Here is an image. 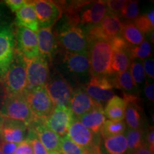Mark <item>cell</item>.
<instances>
[{
	"mask_svg": "<svg viewBox=\"0 0 154 154\" xmlns=\"http://www.w3.org/2000/svg\"><path fill=\"white\" fill-rule=\"evenodd\" d=\"M52 61L54 69L76 88L84 86L91 78L88 53H69L59 49Z\"/></svg>",
	"mask_w": 154,
	"mask_h": 154,
	"instance_id": "obj_1",
	"label": "cell"
},
{
	"mask_svg": "<svg viewBox=\"0 0 154 154\" xmlns=\"http://www.w3.org/2000/svg\"><path fill=\"white\" fill-rule=\"evenodd\" d=\"M58 45L69 53L88 52V41L82 26L63 16L54 32Z\"/></svg>",
	"mask_w": 154,
	"mask_h": 154,
	"instance_id": "obj_2",
	"label": "cell"
},
{
	"mask_svg": "<svg viewBox=\"0 0 154 154\" xmlns=\"http://www.w3.org/2000/svg\"><path fill=\"white\" fill-rule=\"evenodd\" d=\"M88 44V53L91 76L114 74L111 67L113 49L110 43L106 40L99 39Z\"/></svg>",
	"mask_w": 154,
	"mask_h": 154,
	"instance_id": "obj_3",
	"label": "cell"
},
{
	"mask_svg": "<svg viewBox=\"0 0 154 154\" xmlns=\"http://www.w3.org/2000/svg\"><path fill=\"white\" fill-rule=\"evenodd\" d=\"M0 81L2 83L5 94H24L26 91L27 86L26 61L17 50L8 70Z\"/></svg>",
	"mask_w": 154,
	"mask_h": 154,
	"instance_id": "obj_4",
	"label": "cell"
},
{
	"mask_svg": "<svg viewBox=\"0 0 154 154\" xmlns=\"http://www.w3.org/2000/svg\"><path fill=\"white\" fill-rule=\"evenodd\" d=\"M0 113L5 119L29 126L35 119L24 94H5Z\"/></svg>",
	"mask_w": 154,
	"mask_h": 154,
	"instance_id": "obj_5",
	"label": "cell"
},
{
	"mask_svg": "<svg viewBox=\"0 0 154 154\" xmlns=\"http://www.w3.org/2000/svg\"><path fill=\"white\" fill-rule=\"evenodd\" d=\"M45 88L54 104L69 108L74 88L55 69H53Z\"/></svg>",
	"mask_w": 154,
	"mask_h": 154,
	"instance_id": "obj_6",
	"label": "cell"
},
{
	"mask_svg": "<svg viewBox=\"0 0 154 154\" xmlns=\"http://www.w3.org/2000/svg\"><path fill=\"white\" fill-rule=\"evenodd\" d=\"M16 51L15 32L12 24L5 22L0 25V80L8 70Z\"/></svg>",
	"mask_w": 154,
	"mask_h": 154,
	"instance_id": "obj_7",
	"label": "cell"
},
{
	"mask_svg": "<svg viewBox=\"0 0 154 154\" xmlns=\"http://www.w3.org/2000/svg\"><path fill=\"white\" fill-rule=\"evenodd\" d=\"M24 95L36 119H46L54 109L55 105L45 86L28 90L24 92Z\"/></svg>",
	"mask_w": 154,
	"mask_h": 154,
	"instance_id": "obj_8",
	"label": "cell"
},
{
	"mask_svg": "<svg viewBox=\"0 0 154 154\" xmlns=\"http://www.w3.org/2000/svg\"><path fill=\"white\" fill-rule=\"evenodd\" d=\"M25 61L27 78L26 91L39 86H45L50 76L49 61L40 55L38 57L31 60L25 59Z\"/></svg>",
	"mask_w": 154,
	"mask_h": 154,
	"instance_id": "obj_9",
	"label": "cell"
},
{
	"mask_svg": "<svg viewBox=\"0 0 154 154\" xmlns=\"http://www.w3.org/2000/svg\"><path fill=\"white\" fill-rule=\"evenodd\" d=\"M16 50L25 59L31 60L40 56L37 36L35 32L28 29L18 26L15 33Z\"/></svg>",
	"mask_w": 154,
	"mask_h": 154,
	"instance_id": "obj_10",
	"label": "cell"
},
{
	"mask_svg": "<svg viewBox=\"0 0 154 154\" xmlns=\"http://www.w3.org/2000/svg\"><path fill=\"white\" fill-rule=\"evenodd\" d=\"M74 119L70 108L55 106L49 116L44 119V123L50 130L61 138L68 134L69 128Z\"/></svg>",
	"mask_w": 154,
	"mask_h": 154,
	"instance_id": "obj_11",
	"label": "cell"
},
{
	"mask_svg": "<svg viewBox=\"0 0 154 154\" xmlns=\"http://www.w3.org/2000/svg\"><path fill=\"white\" fill-rule=\"evenodd\" d=\"M28 128L35 133L38 140L47 149L48 153L61 154V138L46 126L44 119L35 118L33 122L28 126Z\"/></svg>",
	"mask_w": 154,
	"mask_h": 154,
	"instance_id": "obj_12",
	"label": "cell"
},
{
	"mask_svg": "<svg viewBox=\"0 0 154 154\" xmlns=\"http://www.w3.org/2000/svg\"><path fill=\"white\" fill-rule=\"evenodd\" d=\"M67 136L83 150H86L100 144L99 134H95L86 128L78 119L73 120Z\"/></svg>",
	"mask_w": 154,
	"mask_h": 154,
	"instance_id": "obj_13",
	"label": "cell"
},
{
	"mask_svg": "<svg viewBox=\"0 0 154 154\" xmlns=\"http://www.w3.org/2000/svg\"><path fill=\"white\" fill-rule=\"evenodd\" d=\"M39 28L51 27L59 20L61 11L57 4L51 1L32 2Z\"/></svg>",
	"mask_w": 154,
	"mask_h": 154,
	"instance_id": "obj_14",
	"label": "cell"
},
{
	"mask_svg": "<svg viewBox=\"0 0 154 154\" xmlns=\"http://www.w3.org/2000/svg\"><path fill=\"white\" fill-rule=\"evenodd\" d=\"M100 105L102 106L88 96L84 86H81L74 89L69 108L75 118L78 119Z\"/></svg>",
	"mask_w": 154,
	"mask_h": 154,
	"instance_id": "obj_15",
	"label": "cell"
},
{
	"mask_svg": "<svg viewBox=\"0 0 154 154\" xmlns=\"http://www.w3.org/2000/svg\"><path fill=\"white\" fill-rule=\"evenodd\" d=\"M28 126L21 121L5 119L0 128V140L19 144L26 138Z\"/></svg>",
	"mask_w": 154,
	"mask_h": 154,
	"instance_id": "obj_16",
	"label": "cell"
},
{
	"mask_svg": "<svg viewBox=\"0 0 154 154\" xmlns=\"http://www.w3.org/2000/svg\"><path fill=\"white\" fill-rule=\"evenodd\" d=\"M91 2L83 7L79 13V25L82 27L99 24L108 11L105 1Z\"/></svg>",
	"mask_w": 154,
	"mask_h": 154,
	"instance_id": "obj_17",
	"label": "cell"
},
{
	"mask_svg": "<svg viewBox=\"0 0 154 154\" xmlns=\"http://www.w3.org/2000/svg\"><path fill=\"white\" fill-rule=\"evenodd\" d=\"M36 36L40 55L43 56L49 61H52L59 51V45L52 31V26L39 28Z\"/></svg>",
	"mask_w": 154,
	"mask_h": 154,
	"instance_id": "obj_18",
	"label": "cell"
},
{
	"mask_svg": "<svg viewBox=\"0 0 154 154\" xmlns=\"http://www.w3.org/2000/svg\"><path fill=\"white\" fill-rule=\"evenodd\" d=\"M124 99L126 103L124 119L126 124L131 129H139L143 126L142 109L139 104V99L136 95L124 94Z\"/></svg>",
	"mask_w": 154,
	"mask_h": 154,
	"instance_id": "obj_19",
	"label": "cell"
},
{
	"mask_svg": "<svg viewBox=\"0 0 154 154\" xmlns=\"http://www.w3.org/2000/svg\"><path fill=\"white\" fill-rule=\"evenodd\" d=\"M99 24L105 39L109 42L113 38L121 36L123 22L118 16L111 11H107L104 17Z\"/></svg>",
	"mask_w": 154,
	"mask_h": 154,
	"instance_id": "obj_20",
	"label": "cell"
},
{
	"mask_svg": "<svg viewBox=\"0 0 154 154\" xmlns=\"http://www.w3.org/2000/svg\"><path fill=\"white\" fill-rule=\"evenodd\" d=\"M82 124L95 134H99L106 121L103 106H98L88 113L78 118Z\"/></svg>",
	"mask_w": 154,
	"mask_h": 154,
	"instance_id": "obj_21",
	"label": "cell"
},
{
	"mask_svg": "<svg viewBox=\"0 0 154 154\" xmlns=\"http://www.w3.org/2000/svg\"><path fill=\"white\" fill-rule=\"evenodd\" d=\"M16 24L18 26H22L34 32H37L39 26L32 3L26 2L24 7L16 11Z\"/></svg>",
	"mask_w": 154,
	"mask_h": 154,
	"instance_id": "obj_22",
	"label": "cell"
},
{
	"mask_svg": "<svg viewBox=\"0 0 154 154\" xmlns=\"http://www.w3.org/2000/svg\"><path fill=\"white\" fill-rule=\"evenodd\" d=\"M126 103L124 99L114 96L107 102L103 109L106 118L111 121H124Z\"/></svg>",
	"mask_w": 154,
	"mask_h": 154,
	"instance_id": "obj_23",
	"label": "cell"
},
{
	"mask_svg": "<svg viewBox=\"0 0 154 154\" xmlns=\"http://www.w3.org/2000/svg\"><path fill=\"white\" fill-rule=\"evenodd\" d=\"M132 58L130 55V49L113 50L112 60L111 63L113 74L124 72L128 70Z\"/></svg>",
	"mask_w": 154,
	"mask_h": 154,
	"instance_id": "obj_24",
	"label": "cell"
},
{
	"mask_svg": "<svg viewBox=\"0 0 154 154\" xmlns=\"http://www.w3.org/2000/svg\"><path fill=\"white\" fill-rule=\"evenodd\" d=\"M113 77L114 88L122 90L124 94L136 95L138 89L135 86L129 71L114 74Z\"/></svg>",
	"mask_w": 154,
	"mask_h": 154,
	"instance_id": "obj_25",
	"label": "cell"
},
{
	"mask_svg": "<svg viewBox=\"0 0 154 154\" xmlns=\"http://www.w3.org/2000/svg\"><path fill=\"white\" fill-rule=\"evenodd\" d=\"M121 36L131 47L139 45L144 41V34L130 22H123Z\"/></svg>",
	"mask_w": 154,
	"mask_h": 154,
	"instance_id": "obj_26",
	"label": "cell"
},
{
	"mask_svg": "<svg viewBox=\"0 0 154 154\" xmlns=\"http://www.w3.org/2000/svg\"><path fill=\"white\" fill-rule=\"evenodd\" d=\"M103 146L108 154H126L128 152L127 140L124 134L106 138Z\"/></svg>",
	"mask_w": 154,
	"mask_h": 154,
	"instance_id": "obj_27",
	"label": "cell"
},
{
	"mask_svg": "<svg viewBox=\"0 0 154 154\" xmlns=\"http://www.w3.org/2000/svg\"><path fill=\"white\" fill-rule=\"evenodd\" d=\"M127 140L128 153L131 154L136 150L145 146V132L143 128L131 129L126 131L125 135Z\"/></svg>",
	"mask_w": 154,
	"mask_h": 154,
	"instance_id": "obj_28",
	"label": "cell"
},
{
	"mask_svg": "<svg viewBox=\"0 0 154 154\" xmlns=\"http://www.w3.org/2000/svg\"><path fill=\"white\" fill-rule=\"evenodd\" d=\"M84 89L91 99L101 105L103 103H107L114 96L113 90L104 89L90 83L84 86Z\"/></svg>",
	"mask_w": 154,
	"mask_h": 154,
	"instance_id": "obj_29",
	"label": "cell"
},
{
	"mask_svg": "<svg viewBox=\"0 0 154 154\" xmlns=\"http://www.w3.org/2000/svg\"><path fill=\"white\" fill-rule=\"evenodd\" d=\"M126 131V124L124 121L106 120L100 134L104 139L123 134Z\"/></svg>",
	"mask_w": 154,
	"mask_h": 154,
	"instance_id": "obj_30",
	"label": "cell"
},
{
	"mask_svg": "<svg viewBox=\"0 0 154 154\" xmlns=\"http://www.w3.org/2000/svg\"><path fill=\"white\" fill-rule=\"evenodd\" d=\"M154 10L151 9L146 14L138 15V17L134 20L135 26L141 33L151 34L153 32L154 28Z\"/></svg>",
	"mask_w": 154,
	"mask_h": 154,
	"instance_id": "obj_31",
	"label": "cell"
},
{
	"mask_svg": "<svg viewBox=\"0 0 154 154\" xmlns=\"http://www.w3.org/2000/svg\"><path fill=\"white\" fill-rule=\"evenodd\" d=\"M130 74L137 89L141 87L146 82V74L143 66V61L132 59L130 64Z\"/></svg>",
	"mask_w": 154,
	"mask_h": 154,
	"instance_id": "obj_32",
	"label": "cell"
},
{
	"mask_svg": "<svg viewBox=\"0 0 154 154\" xmlns=\"http://www.w3.org/2000/svg\"><path fill=\"white\" fill-rule=\"evenodd\" d=\"M130 55L132 59L145 60L151 55V44L147 40H144L139 45L131 47Z\"/></svg>",
	"mask_w": 154,
	"mask_h": 154,
	"instance_id": "obj_33",
	"label": "cell"
},
{
	"mask_svg": "<svg viewBox=\"0 0 154 154\" xmlns=\"http://www.w3.org/2000/svg\"><path fill=\"white\" fill-rule=\"evenodd\" d=\"M139 15V9H138V2L137 1H127L126 5L121 11L119 18H123L125 20L124 22H130L135 20Z\"/></svg>",
	"mask_w": 154,
	"mask_h": 154,
	"instance_id": "obj_34",
	"label": "cell"
},
{
	"mask_svg": "<svg viewBox=\"0 0 154 154\" xmlns=\"http://www.w3.org/2000/svg\"><path fill=\"white\" fill-rule=\"evenodd\" d=\"M61 154H84L80 146L70 139L68 136H65L61 139Z\"/></svg>",
	"mask_w": 154,
	"mask_h": 154,
	"instance_id": "obj_35",
	"label": "cell"
},
{
	"mask_svg": "<svg viewBox=\"0 0 154 154\" xmlns=\"http://www.w3.org/2000/svg\"><path fill=\"white\" fill-rule=\"evenodd\" d=\"M26 140H28L30 142L31 145L32 146L34 154H49L47 149L43 146V144L41 143L38 138L36 136L33 131L28 128L27 136H26Z\"/></svg>",
	"mask_w": 154,
	"mask_h": 154,
	"instance_id": "obj_36",
	"label": "cell"
},
{
	"mask_svg": "<svg viewBox=\"0 0 154 154\" xmlns=\"http://www.w3.org/2000/svg\"><path fill=\"white\" fill-rule=\"evenodd\" d=\"M108 11H111V13L114 14L119 17L121 11L124 9V6L126 5L127 1L124 0H110V1H105Z\"/></svg>",
	"mask_w": 154,
	"mask_h": 154,
	"instance_id": "obj_37",
	"label": "cell"
},
{
	"mask_svg": "<svg viewBox=\"0 0 154 154\" xmlns=\"http://www.w3.org/2000/svg\"><path fill=\"white\" fill-rule=\"evenodd\" d=\"M14 154H34L30 142L28 140L25 139L19 143Z\"/></svg>",
	"mask_w": 154,
	"mask_h": 154,
	"instance_id": "obj_38",
	"label": "cell"
},
{
	"mask_svg": "<svg viewBox=\"0 0 154 154\" xmlns=\"http://www.w3.org/2000/svg\"><path fill=\"white\" fill-rule=\"evenodd\" d=\"M143 66L145 74L150 79H154V61L153 59H147L143 61Z\"/></svg>",
	"mask_w": 154,
	"mask_h": 154,
	"instance_id": "obj_39",
	"label": "cell"
},
{
	"mask_svg": "<svg viewBox=\"0 0 154 154\" xmlns=\"http://www.w3.org/2000/svg\"><path fill=\"white\" fill-rule=\"evenodd\" d=\"M27 2L24 0H6L5 4L13 12H16L26 5Z\"/></svg>",
	"mask_w": 154,
	"mask_h": 154,
	"instance_id": "obj_40",
	"label": "cell"
},
{
	"mask_svg": "<svg viewBox=\"0 0 154 154\" xmlns=\"http://www.w3.org/2000/svg\"><path fill=\"white\" fill-rule=\"evenodd\" d=\"M145 144L150 151L154 153V131L153 127L150 128L145 134Z\"/></svg>",
	"mask_w": 154,
	"mask_h": 154,
	"instance_id": "obj_41",
	"label": "cell"
},
{
	"mask_svg": "<svg viewBox=\"0 0 154 154\" xmlns=\"http://www.w3.org/2000/svg\"><path fill=\"white\" fill-rule=\"evenodd\" d=\"M18 144L0 140V149L3 154H14Z\"/></svg>",
	"mask_w": 154,
	"mask_h": 154,
	"instance_id": "obj_42",
	"label": "cell"
},
{
	"mask_svg": "<svg viewBox=\"0 0 154 154\" xmlns=\"http://www.w3.org/2000/svg\"><path fill=\"white\" fill-rule=\"evenodd\" d=\"M146 86L144 88V94L148 99L150 101H154V84L153 83H151L148 82V80L146 79Z\"/></svg>",
	"mask_w": 154,
	"mask_h": 154,
	"instance_id": "obj_43",
	"label": "cell"
},
{
	"mask_svg": "<svg viewBox=\"0 0 154 154\" xmlns=\"http://www.w3.org/2000/svg\"><path fill=\"white\" fill-rule=\"evenodd\" d=\"M6 17V9L5 4L0 2V25L5 22V19Z\"/></svg>",
	"mask_w": 154,
	"mask_h": 154,
	"instance_id": "obj_44",
	"label": "cell"
},
{
	"mask_svg": "<svg viewBox=\"0 0 154 154\" xmlns=\"http://www.w3.org/2000/svg\"><path fill=\"white\" fill-rule=\"evenodd\" d=\"M131 154H153V153L150 151V150L145 146L141 147L139 149L136 150V151H134Z\"/></svg>",
	"mask_w": 154,
	"mask_h": 154,
	"instance_id": "obj_45",
	"label": "cell"
},
{
	"mask_svg": "<svg viewBox=\"0 0 154 154\" xmlns=\"http://www.w3.org/2000/svg\"><path fill=\"white\" fill-rule=\"evenodd\" d=\"M5 98V91L4 89L2 83L0 81V110H1L2 106L4 99Z\"/></svg>",
	"mask_w": 154,
	"mask_h": 154,
	"instance_id": "obj_46",
	"label": "cell"
},
{
	"mask_svg": "<svg viewBox=\"0 0 154 154\" xmlns=\"http://www.w3.org/2000/svg\"><path fill=\"white\" fill-rule=\"evenodd\" d=\"M5 119L4 118L3 116L1 114V113H0V128H1V127L2 126V125L4 124V121H5Z\"/></svg>",
	"mask_w": 154,
	"mask_h": 154,
	"instance_id": "obj_47",
	"label": "cell"
},
{
	"mask_svg": "<svg viewBox=\"0 0 154 154\" xmlns=\"http://www.w3.org/2000/svg\"><path fill=\"white\" fill-rule=\"evenodd\" d=\"M0 154H3L2 151V150H1V149H0Z\"/></svg>",
	"mask_w": 154,
	"mask_h": 154,
	"instance_id": "obj_48",
	"label": "cell"
}]
</instances>
